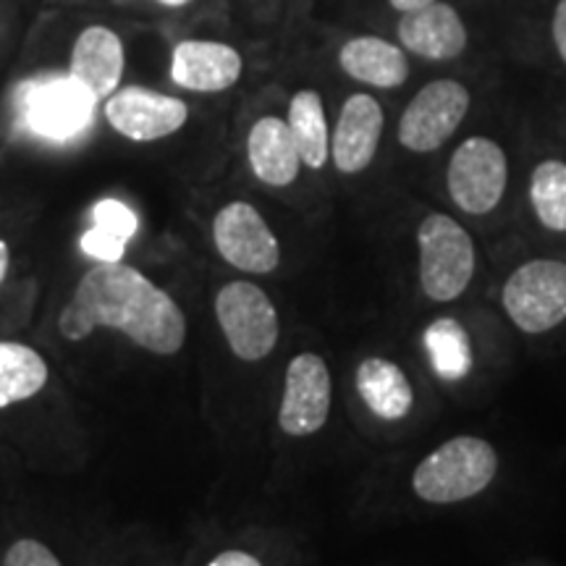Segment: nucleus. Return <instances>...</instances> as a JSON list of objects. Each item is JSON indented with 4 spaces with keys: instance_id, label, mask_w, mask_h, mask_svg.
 Here are the masks:
<instances>
[{
    "instance_id": "13",
    "label": "nucleus",
    "mask_w": 566,
    "mask_h": 566,
    "mask_svg": "<svg viewBox=\"0 0 566 566\" xmlns=\"http://www.w3.org/2000/svg\"><path fill=\"white\" fill-rule=\"evenodd\" d=\"M244 59L229 42L184 40L174 48L171 82L176 87L218 95L242 80Z\"/></svg>"
},
{
    "instance_id": "7",
    "label": "nucleus",
    "mask_w": 566,
    "mask_h": 566,
    "mask_svg": "<svg viewBox=\"0 0 566 566\" xmlns=\"http://www.w3.org/2000/svg\"><path fill=\"white\" fill-rule=\"evenodd\" d=\"M470 90L457 80H433L415 92L399 118V142L409 153H436L454 137L470 111Z\"/></svg>"
},
{
    "instance_id": "21",
    "label": "nucleus",
    "mask_w": 566,
    "mask_h": 566,
    "mask_svg": "<svg viewBox=\"0 0 566 566\" xmlns=\"http://www.w3.org/2000/svg\"><path fill=\"white\" fill-rule=\"evenodd\" d=\"M289 129L300 150L302 166L321 171L331 158V132L328 118H325V105L321 92L300 90L289 103L286 116Z\"/></svg>"
},
{
    "instance_id": "12",
    "label": "nucleus",
    "mask_w": 566,
    "mask_h": 566,
    "mask_svg": "<svg viewBox=\"0 0 566 566\" xmlns=\"http://www.w3.org/2000/svg\"><path fill=\"white\" fill-rule=\"evenodd\" d=\"M386 113L384 105L367 92H354L346 97L338 113L336 132L331 137V158L334 166L346 176L363 174L370 168L384 137Z\"/></svg>"
},
{
    "instance_id": "29",
    "label": "nucleus",
    "mask_w": 566,
    "mask_h": 566,
    "mask_svg": "<svg viewBox=\"0 0 566 566\" xmlns=\"http://www.w3.org/2000/svg\"><path fill=\"white\" fill-rule=\"evenodd\" d=\"M158 6H166V9H184V6H189L192 0H155Z\"/></svg>"
},
{
    "instance_id": "28",
    "label": "nucleus",
    "mask_w": 566,
    "mask_h": 566,
    "mask_svg": "<svg viewBox=\"0 0 566 566\" xmlns=\"http://www.w3.org/2000/svg\"><path fill=\"white\" fill-rule=\"evenodd\" d=\"M11 271V247L0 239V286H3L6 275Z\"/></svg>"
},
{
    "instance_id": "2",
    "label": "nucleus",
    "mask_w": 566,
    "mask_h": 566,
    "mask_svg": "<svg viewBox=\"0 0 566 566\" xmlns=\"http://www.w3.org/2000/svg\"><path fill=\"white\" fill-rule=\"evenodd\" d=\"M499 472V454L483 438L459 436L417 464L412 488L428 504H457L483 493Z\"/></svg>"
},
{
    "instance_id": "14",
    "label": "nucleus",
    "mask_w": 566,
    "mask_h": 566,
    "mask_svg": "<svg viewBox=\"0 0 566 566\" xmlns=\"http://www.w3.org/2000/svg\"><path fill=\"white\" fill-rule=\"evenodd\" d=\"M396 38L407 53L422 61H454L470 45L464 19L459 17L454 6L443 3V0L401 13L399 24H396Z\"/></svg>"
},
{
    "instance_id": "24",
    "label": "nucleus",
    "mask_w": 566,
    "mask_h": 566,
    "mask_svg": "<svg viewBox=\"0 0 566 566\" xmlns=\"http://www.w3.org/2000/svg\"><path fill=\"white\" fill-rule=\"evenodd\" d=\"M3 566H63L61 558L53 554L45 543L34 541V537H19L11 543L3 556Z\"/></svg>"
},
{
    "instance_id": "25",
    "label": "nucleus",
    "mask_w": 566,
    "mask_h": 566,
    "mask_svg": "<svg viewBox=\"0 0 566 566\" xmlns=\"http://www.w3.org/2000/svg\"><path fill=\"white\" fill-rule=\"evenodd\" d=\"M551 38H554V48H556L558 59H562L566 66V0H558L556 3L554 21H551Z\"/></svg>"
},
{
    "instance_id": "4",
    "label": "nucleus",
    "mask_w": 566,
    "mask_h": 566,
    "mask_svg": "<svg viewBox=\"0 0 566 566\" xmlns=\"http://www.w3.org/2000/svg\"><path fill=\"white\" fill-rule=\"evenodd\" d=\"M218 328L242 363L271 357L281 336L275 304L258 283L231 281L216 294Z\"/></svg>"
},
{
    "instance_id": "17",
    "label": "nucleus",
    "mask_w": 566,
    "mask_h": 566,
    "mask_svg": "<svg viewBox=\"0 0 566 566\" xmlns=\"http://www.w3.org/2000/svg\"><path fill=\"white\" fill-rule=\"evenodd\" d=\"M338 66L349 80L375 90H396L409 80L407 51L378 34L346 40L338 51Z\"/></svg>"
},
{
    "instance_id": "20",
    "label": "nucleus",
    "mask_w": 566,
    "mask_h": 566,
    "mask_svg": "<svg viewBox=\"0 0 566 566\" xmlns=\"http://www.w3.org/2000/svg\"><path fill=\"white\" fill-rule=\"evenodd\" d=\"M51 367L38 349L21 342H0V409L30 401L48 386Z\"/></svg>"
},
{
    "instance_id": "9",
    "label": "nucleus",
    "mask_w": 566,
    "mask_h": 566,
    "mask_svg": "<svg viewBox=\"0 0 566 566\" xmlns=\"http://www.w3.org/2000/svg\"><path fill=\"white\" fill-rule=\"evenodd\" d=\"M212 244L226 263L250 275H268L281 263V244L273 229L244 200H233L216 212Z\"/></svg>"
},
{
    "instance_id": "8",
    "label": "nucleus",
    "mask_w": 566,
    "mask_h": 566,
    "mask_svg": "<svg viewBox=\"0 0 566 566\" xmlns=\"http://www.w3.org/2000/svg\"><path fill=\"white\" fill-rule=\"evenodd\" d=\"M97 101L71 76H42L21 90V118L38 137L69 142L87 129Z\"/></svg>"
},
{
    "instance_id": "27",
    "label": "nucleus",
    "mask_w": 566,
    "mask_h": 566,
    "mask_svg": "<svg viewBox=\"0 0 566 566\" xmlns=\"http://www.w3.org/2000/svg\"><path fill=\"white\" fill-rule=\"evenodd\" d=\"M430 3H438V0H388V6H391V9L399 11V13L424 9V6H430Z\"/></svg>"
},
{
    "instance_id": "19",
    "label": "nucleus",
    "mask_w": 566,
    "mask_h": 566,
    "mask_svg": "<svg viewBox=\"0 0 566 566\" xmlns=\"http://www.w3.org/2000/svg\"><path fill=\"white\" fill-rule=\"evenodd\" d=\"M139 229V218L122 200H101L92 208V226L82 237V252L97 263H118Z\"/></svg>"
},
{
    "instance_id": "22",
    "label": "nucleus",
    "mask_w": 566,
    "mask_h": 566,
    "mask_svg": "<svg viewBox=\"0 0 566 566\" xmlns=\"http://www.w3.org/2000/svg\"><path fill=\"white\" fill-rule=\"evenodd\" d=\"M424 349L438 378L457 384L472 370V346L454 317H438L424 328Z\"/></svg>"
},
{
    "instance_id": "18",
    "label": "nucleus",
    "mask_w": 566,
    "mask_h": 566,
    "mask_svg": "<svg viewBox=\"0 0 566 566\" xmlns=\"http://www.w3.org/2000/svg\"><path fill=\"white\" fill-rule=\"evenodd\" d=\"M357 391L363 396L367 409L380 420L396 422L405 420L415 407V391L409 378L396 363L370 357L357 367Z\"/></svg>"
},
{
    "instance_id": "6",
    "label": "nucleus",
    "mask_w": 566,
    "mask_h": 566,
    "mask_svg": "<svg viewBox=\"0 0 566 566\" xmlns=\"http://www.w3.org/2000/svg\"><path fill=\"white\" fill-rule=\"evenodd\" d=\"M504 307L525 334H546L566 321V263L530 260L509 275Z\"/></svg>"
},
{
    "instance_id": "23",
    "label": "nucleus",
    "mask_w": 566,
    "mask_h": 566,
    "mask_svg": "<svg viewBox=\"0 0 566 566\" xmlns=\"http://www.w3.org/2000/svg\"><path fill=\"white\" fill-rule=\"evenodd\" d=\"M530 202L537 221L548 231H566V163L543 160L537 163L530 179Z\"/></svg>"
},
{
    "instance_id": "3",
    "label": "nucleus",
    "mask_w": 566,
    "mask_h": 566,
    "mask_svg": "<svg viewBox=\"0 0 566 566\" xmlns=\"http://www.w3.org/2000/svg\"><path fill=\"white\" fill-rule=\"evenodd\" d=\"M420 247V283L433 302H454L467 292L475 273L472 237L443 212H430L417 229Z\"/></svg>"
},
{
    "instance_id": "1",
    "label": "nucleus",
    "mask_w": 566,
    "mask_h": 566,
    "mask_svg": "<svg viewBox=\"0 0 566 566\" xmlns=\"http://www.w3.org/2000/svg\"><path fill=\"white\" fill-rule=\"evenodd\" d=\"M97 328L118 331L158 357H174L187 342V315L174 296L122 260L92 265L59 315V334L71 344Z\"/></svg>"
},
{
    "instance_id": "5",
    "label": "nucleus",
    "mask_w": 566,
    "mask_h": 566,
    "mask_svg": "<svg viewBox=\"0 0 566 566\" xmlns=\"http://www.w3.org/2000/svg\"><path fill=\"white\" fill-rule=\"evenodd\" d=\"M509 160L504 147L491 137H470L457 147L446 168L451 202L467 216H488L504 200Z\"/></svg>"
},
{
    "instance_id": "10",
    "label": "nucleus",
    "mask_w": 566,
    "mask_h": 566,
    "mask_svg": "<svg viewBox=\"0 0 566 566\" xmlns=\"http://www.w3.org/2000/svg\"><path fill=\"white\" fill-rule=\"evenodd\" d=\"M105 122L132 142H158L171 137L189 122V105L179 97L139 84L118 87L105 101Z\"/></svg>"
},
{
    "instance_id": "15",
    "label": "nucleus",
    "mask_w": 566,
    "mask_h": 566,
    "mask_svg": "<svg viewBox=\"0 0 566 566\" xmlns=\"http://www.w3.org/2000/svg\"><path fill=\"white\" fill-rule=\"evenodd\" d=\"M126 51L124 42L108 27H87L74 42L69 61V76L95 97L97 103L108 101L124 80Z\"/></svg>"
},
{
    "instance_id": "11",
    "label": "nucleus",
    "mask_w": 566,
    "mask_h": 566,
    "mask_svg": "<svg viewBox=\"0 0 566 566\" xmlns=\"http://www.w3.org/2000/svg\"><path fill=\"white\" fill-rule=\"evenodd\" d=\"M331 415V370L315 352L296 354L283 375L279 424L286 436L304 438L323 430Z\"/></svg>"
},
{
    "instance_id": "26",
    "label": "nucleus",
    "mask_w": 566,
    "mask_h": 566,
    "mask_svg": "<svg viewBox=\"0 0 566 566\" xmlns=\"http://www.w3.org/2000/svg\"><path fill=\"white\" fill-rule=\"evenodd\" d=\"M208 566H263L258 556L247 554V551H223Z\"/></svg>"
},
{
    "instance_id": "16",
    "label": "nucleus",
    "mask_w": 566,
    "mask_h": 566,
    "mask_svg": "<svg viewBox=\"0 0 566 566\" xmlns=\"http://www.w3.org/2000/svg\"><path fill=\"white\" fill-rule=\"evenodd\" d=\"M247 163L254 179L265 187L283 189L300 179L302 158L286 118L263 116L252 124L247 134Z\"/></svg>"
}]
</instances>
